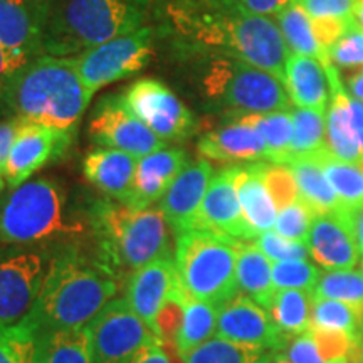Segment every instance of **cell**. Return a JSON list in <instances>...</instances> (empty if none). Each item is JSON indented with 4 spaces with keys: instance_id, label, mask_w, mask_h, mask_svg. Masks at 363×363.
<instances>
[{
    "instance_id": "cell-5",
    "label": "cell",
    "mask_w": 363,
    "mask_h": 363,
    "mask_svg": "<svg viewBox=\"0 0 363 363\" xmlns=\"http://www.w3.org/2000/svg\"><path fill=\"white\" fill-rule=\"evenodd\" d=\"M86 233L88 219L71 214L66 190L57 180L38 177L0 197V246L76 242Z\"/></svg>"
},
{
    "instance_id": "cell-1",
    "label": "cell",
    "mask_w": 363,
    "mask_h": 363,
    "mask_svg": "<svg viewBox=\"0 0 363 363\" xmlns=\"http://www.w3.org/2000/svg\"><path fill=\"white\" fill-rule=\"evenodd\" d=\"M165 17L185 56L239 59L284 83L289 49L272 17L233 11L207 0H170Z\"/></svg>"
},
{
    "instance_id": "cell-40",
    "label": "cell",
    "mask_w": 363,
    "mask_h": 363,
    "mask_svg": "<svg viewBox=\"0 0 363 363\" xmlns=\"http://www.w3.org/2000/svg\"><path fill=\"white\" fill-rule=\"evenodd\" d=\"M185 305H187V294H185L184 288H182L180 281L177 279L175 286L172 288L169 298L165 299V303H163L162 310L155 320L153 335L160 342L175 343L182 328V323H184Z\"/></svg>"
},
{
    "instance_id": "cell-26",
    "label": "cell",
    "mask_w": 363,
    "mask_h": 363,
    "mask_svg": "<svg viewBox=\"0 0 363 363\" xmlns=\"http://www.w3.org/2000/svg\"><path fill=\"white\" fill-rule=\"evenodd\" d=\"M235 189L242 216L252 233L259 235L276 224L278 208L262 179V162L235 165Z\"/></svg>"
},
{
    "instance_id": "cell-43",
    "label": "cell",
    "mask_w": 363,
    "mask_h": 363,
    "mask_svg": "<svg viewBox=\"0 0 363 363\" xmlns=\"http://www.w3.org/2000/svg\"><path fill=\"white\" fill-rule=\"evenodd\" d=\"M315 216V212H313L301 199H298L296 202L289 203L288 207L278 211L274 230L286 239L298 240V242L306 244L308 235H310L313 217Z\"/></svg>"
},
{
    "instance_id": "cell-8",
    "label": "cell",
    "mask_w": 363,
    "mask_h": 363,
    "mask_svg": "<svg viewBox=\"0 0 363 363\" xmlns=\"http://www.w3.org/2000/svg\"><path fill=\"white\" fill-rule=\"evenodd\" d=\"M240 240L211 230L192 229L177 235L175 269L189 298L222 306L238 293Z\"/></svg>"
},
{
    "instance_id": "cell-6",
    "label": "cell",
    "mask_w": 363,
    "mask_h": 363,
    "mask_svg": "<svg viewBox=\"0 0 363 363\" xmlns=\"http://www.w3.org/2000/svg\"><path fill=\"white\" fill-rule=\"evenodd\" d=\"M153 0H51L44 54L76 57L143 27Z\"/></svg>"
},
{
    "instance_id": "cell-48",
    "label": "cell",
    "mask_w": 363,
    "mask_h": 363,
    "mask_svg": "<svg viewBox=\"0 0 363 363\" xmlns=\"http://www.w3.org/2000/svg\"><path fill=\"white\" fill-rule=\"evenodd\" d=\"M207 2L233 9V11L271 17L276 16L284 6H288L291 0H207Z\"/></svg>"
},
{
    "instance_id": "cell-23",
    "label": "cell",
    "mask_w": 363,
    "mask_h": 363,
    "mask_svg": "<svg viewBox=\"0 0 363 363\" xmlns=\"http://www.w3.org/2000/svg\"><path fill=\"white\" fill-rule=\"evenodd\" d=\"M177 279L175 262L170 257L158 259L135 271L126 283V301L133 308L136 315L143 320L153 333L155 320L163 303L169 298Z\"/></svg>"
},
{
    "instance_id": "cell-14",
    "label": "cell",
    "mask_w": 363,
    "mask_h": 363,
    "mask_svg": "<svg viewBox=\"0 0 363 363\" xmlns=\"http://www.w3.org/2000/svg\"><path fill=\"white\" fill-rule=\"evenodd\" d=\"M72 135L71 131L26 121L16 136L4 170L7 187H19L48 163L61 160L71 147Z\"/></svg>"
},
{
    "instance_id": "cell-52",
    "label": "cell",
    "mask_w": 363,
    "mask_h": 363,
    "mask_svg": "<svg viewBox=\"0 0 363 363\" xmlns=\"http://www.w3.org/2000/svg\"><path fill=\"white\" fill-rule=\"evenodd\" d=\"M130 363H172V362L170 358L167 357L165 350L162 348L160 340L153 337Z\"/></svg>"
},
{
    "instance_id": "cell-4",
    "label": "cell",
    "mask_w": 363,
    "mask_h": 363,
    "mask_svg": "<svg viewBox=\"0 0 363 363\" xmlns=\"http://www.w3.org/2000/svg\"><path fill=\"white\" fill-rule=\"evenodd\" d=\"M91 99L72 57L40 54L13 76L0 113L74 133Z\"/></svg>"
},
{
    "instance_id": "cell-57",
    "label": "cell",
    "mask_w": 363,
    "mask_h": 363,
    "mask_svg": "<svg viewBox=\"0 0 363 363\" xmlns=\"http://www.w3.org/2000/svg\"><path fill=\"white\" fill-rule=\"evenodd\" d=\"M353 363H363V340H362L360 347H358L357 355H355V360H353Z\"/></svg>"
},
{
    "instance_id": "cell-59",
    "label": "cell",
    "mask_w": 363,
    "mask_h": 363,
    "mask_svg": "<svg viewBox=\"0 0 363 363\" xmlns=\"http://www.w3.org/2000/svg\"><path fill=\"white\" fill-rule=\"evenodd\" d=\"M4 189H6V180H4V177L0 175V192H2Z\"/></svg>"
},
{
    "instance_id": "cell-53",
    "label": "cell",
    "mask_w": 363,
    "mask_h": 363,
    "mask_svg": "<svg viewBox=\"0 0 363 363\" xmlns=\"http://www.w3.org/2000/svg\"><path fill=\"white\" fill-rule=\"evenodd\" d=\"M350 110H352L353 128H355L357 138L358 142H360V147L363 152V101H358V99L350 96Z\"/></svg>"
},
{
    "instance_id": "cell-13",
    "label": "cell",
    "mask_w": 363,
    "mask_h": 363,
    "mask_svg": "<svg viewBox=\"0 0 363 363\" xmlns=\"http://www.w3.org/2000/svg\"><path fill=\"white\" fill-rule=\"evenodd\" d=\"M123 96L135 115L163 142H184L195 131L194 113L169 86L145 78L125 89Z\"/></svg>"
},
{
    "instance_id": "cell-2",
    "label": "cell",
    "mask_w": 363,
    "mask_h": 363,
    "mask_svg": "<svg viewBox=\"0 0 363 363\" xmlns=\"http://www.w3.org/2000/svg\"><path fill=\"white\" fill-rule=\"evenodd\" d=\"M118 284L94 254L76 242L57 244L34 310L21 325L30 333L84 328L115 299Z\"/></svg>"
},
{
    "instance_id": "cell-18",
    "label": "cell",
    "mask_w": 363,
    "mask_h": 363,
    "mask_svg": "<svg viewBox=\"0 0 363 363\" xmlns=\"http://www.w3.org/2000/svg\"><path fill=\"white\" fill-rule=\"evenodd\" d=\"M306 244L310 256L325 271L353 269L360 261L355 238L340 207L313 217Z\"/></svg>"
},
{
    "instance_id": "cell-24",
    "label": "cell",
    "mask_w": 363,
    "mask_h": 363,
    "mask_svg": "<svg viewBox=\"0 0 363 363\" xmlns=\"http://www.w3.org/2000/svg\"><path fill=\"white\" fill-rule=\"evenodd\" d=\"M140 158L121 150L98 148L83 160L84 179L118 202H126L133 189Z\"/></svg>"
},
{
    "instance_id": "cell-15",
    "label": "cell",
    "mask_w": 363,
    "mask_h": 363,
    "mask_svg": "<svg viewBox=\"0 0 363 363\" xmlns=\"http://www.w3.org/2000/svg\"><path fill=\"white\" fill-rule=\"evenodd\" d=\"M216 337L274 352H283L291 340L276 325L271 313L246 294H235L220 306Z\"/></svg>"
},
{
    "instance_id": "cell-50",
    "label": "cell",
    "mask_w": 363,
    "mask_h": 363,
    "mask_svg": "<svg viewBox=\"0 0 363 363\" xmlns=\"http://www.w3.org/2000/svg\"><path fill=\"white\" fill-rule=\"evenodd\" d=\"M24 123L26 121L19 120V118H7V120L0 121V175L2 177L7 165V158L11 155L12 145Z\"/></svg>"
},
{
    "instance_id": "cell-36",
    "label": "cell",
    "mask_w": 363,
    "mask_h": 363,
    "mask_svg": "<svg viewBox=\"0 0 363 363\" xmlns=\"http://www.w3.org/2000/svg\"><path fill=\"white\" fill-rule=\"evenodd\" d=\"M315 157L342 206H352L363 201V170L360 167L338 160L337 157L331 155L328 148L315 153Z\"/></svg>"
},
{
    "instance_id": "cell-27",
    "label": "cell",
    "mask_w": 363,
    "mask_h": 363,
    "mask_svg": "<svg viewBox=\"0 0 363 363\" xmlns=\"http://www.w3.org/2000/svg\"><path fill=\"white\" fill-rule=\"evenodd\" d=\"M238 286L246 296L269 311L276 288L272 283V261L251 240H240L238 247Z\"/></svg>"
},
{
    "instance_id": "cell-37",
    "label": "cell",
    "mask_w": 363,
    "mask_h": 363,
    "mask_svg": "<svg viewBox=\"0 0 363 363\" xmlns=\"http://www.w3.org/2000/svg\"><path fill=\"white\" fill-rule=\"evenodd\" d=\"M293 138L289 148V160L298 157H310L326 148V116L303 108H294ZM288 160V162H289Z\"/></svg>"
},
{
    "instance_id": "cell-30",
    "label": "cell",
    "mask_w": 363,
    "mask_h": 363,
    "mask_svg": "<svg viewBox=\"0 0 363 363\" xmlns=\"http://www.w3.org/2000/svg\"><path fill=\"white\" fill-rule=\"evenodd\" d=\"M286 165L296 179L299 199L311 208L315 214L337 211L342 206L338 195L326 179L323 169L315 155L291 158Z\"/></svg>"
},
{
    "instance_id": "cell-11",
    "label": "cell",
    "mask_w": 363,
    "mask_h": 363,
    "mask_svg": "<svg viewBox=\"0 0 363 363\" xmlns=\"http://www.w3.org/2000/svg\"><path fill=\"white\" fill-rule=\"evenodd\" d=\"M91 363H130L155 335L126 299H111L88 325Z\"/></svg>"
},
{
    "instance_id": "cell-45",
    "label": "cell",
    "mask_w": 363,
    "mask_h": 363,
    "mask_svg": "<svg viewBox=\"0 0 363 363\" xmlns=\"http://www.w3.org/2000/svg\"><path fill=\"white\" fill-rule=\"evenodd\" d=\"M259 251L269 257L272 262L276 261H291V259H303L306 261L310 256L308 244L298 242V240L286 239L279 235L276 230H267L257 235L256 239L251 240Z\"/></svg>"
},
{
    "instance_id": "cell-34",
    "label": "cell",
    "mask_w": 363,
    "mask_h": 363,
    "mask_svg": "<svg viewBox=\"0 0 363 363\" xmlns=\"http://www.w3.org/2000/svg\"><path fill=\"white\" fill-rule=\"evenodd\" d=\"M311 293L299 289H279L272 299L269 313L276 325L288 337H296L311 328Z\"/></svg>"
},
{
    "instance_id": "cell-16",
    "label": "cell",
    "mask_w": 363,
    "mask_h": 363,
    "mask_svg": "<svg viewBox=\"0 0 363 363\" xmlns=\"http://www.w3.org/2000/svg\"><path fill=\"white\" fill-rule=\"evenodd\" d=\"M195 229L211 230L238 240L257 238L242 216L235 189V165L222 169L212 177L195 220Z\"/></svg>"
},
{
    "instance_id": "cell-9",
    "label": "cell",
    "mask_w": 363,
    "mask_h": 363,
    "mask_svg": "<svg viewBox=\"0 0 363 363\" xmlns=\"http://www.w3.org/2000/svg\"><path fill=\"white\" fill-rule=\"evenodd\" d=\"M52 252L51 246H0V323L17 326L29 318Z\"/></svg>"
},
{
    "instance_id": "cell-21",
    "label": "cell",
    "mask_w": 363,
    "mask_h": 363,
    "mask_svg": "<svg viewBox=\"0 0 363 363\" xmlns=\"http://www.w3.org/2000/svg\"><path fill=\"white\" fill-rule=\"evenodd\" d=\"M330 81V104L326 110V148L338 160L360 167L363 152L352 121L350 94L345 89L338 67L323 65Z\"/></svg>"
},
{
    "instance_id": "cell-44",
    "label": "cell",
    "mask_w": 363,
    "mask_h": 363,
    "mask_svg": "<svg viewBox=\"0 0 363 363\" xmlns=\"http://www.w3.org/2000/svg\"><path fill=\"white\" fill-rule=\"evenodd\" d=\"M34 333L22 325L0 323V363H33Z\"/></svg>"
},
{
    "instance_id": "cell-33",
    "label": "cell",
    "mask_w": 363,
    "mask_h": 363,
    "mask_svg": "<svg viewBox=\"0 0 363 363\" xmlns=\"http://www.w3.org/2000/svg\"><path fill=\"white\" fill-rule=\"evenodd\" d=\"M219 310L220 306L187 296L184 323H182L179 337L175 340L177 350L182 358L214 337Z\"/></svg>"
},
{
    "instance_id": "cell-55",
    "label": "cell",
    "mask_w": 363,
    "mask_h": 363,
    "mask_svg": "<svg viewBox=\"0 0 363 363\" xmlns=\"http://www.w3.org/2000/svg\"><path fill=\"white\" fill-rule=\"evenodd\" d=\"M353 16H355L357 22L363 29V0H355V6H353Z\"/></svg>"
},
{
    "instance_id": "cell-47",
    "label": "cell",
    "mask_w": 363,
    "mask_h": 363,
    "mask_svg": "<svg viewBox=\"0 0 363 363\" xmlns=\"http://www.w3.org/2000/svg\"><path fill=\"white\" fill-rule=\"evenodd\" d=\"M283 353L291 363H326L320 350H318L311 328L289 340L288 347L284 348Z\"/></svg>"
},
{
    "instance_id": "cell-49",
    "label": "cell",
    "mask_w": 363,
    "mask_h": 363,
    "mask_svg": "<svg viewBox=\"0 0 363 363\" xmlns=\"http://www.w3.org/2000/svg\"><path fill=\"white\" fill-rule=\"evenodd\" d=\"M30 56H27L24 52L13 51V49L6 48L4 44H0V101H2L4 94L9 88V84L12 83L13 76L21 71V67L27 65L30 61Z\"/></svg>"
},
{
    "instance_id": "cell-32",
    "label": "cell",
    "mask_w": 363,
    "mask_h": 363,
    "mask_svg": "<svg viewBox=\"0 0 363 363\" xmlns=\"http://www.w3.org/2000/svg\"><path fill=\"white\" fill-rule=\"evenodd\" d=\"M276 352L269 348L211 338L184 357V363H272Z\"/></svg>"
},
{
    "instance_id": "cell-10",
    "label": "cell",
    "mask_w": 363,
    "mask_h": 363,
    "mask_svg": "<svg viewBox=\"0 0 363 363\" xmlns=\"http://www.w3.org/2000/svg\"><path fill=\"white\" fill-rule=\"evenodd\" d=\"M155 51L152 27H140L120 38L91 48L74 59V66L89 96L104 86L135 76L148 66Z\"/></svg>"
},
{
    "instance_id": "cell-35",
    "label": "cell",
    "mask_w": 363,
    "mask_h": 363,
    "mask_svg": "<svg viewBox=\"0 0 363 363\" xmlns=\"http://www.w3.org/2000/svg\"><path fill=\"white\" fill-rule=\"evenodd\" d=\"M315 298L337 299L350 306L363 325V272L353 269L321 271L313 291Z\"/></svg>"
},
{
    "instance_id": "cell-39",
    "label": "cell",
    "mask_w": 363,
    "mask_h": 363,
    "mask_svg": "<svg viewBox=\"0 0 363 363\" xmlns=\"http://www.w3.org/2000/svg\"><path fill=\"white\" fill-rule=\"evenodd\" d=\"M321 271L318 266L303 259L276 261L272 262V283L276 291L279 289H299V291H315Z\"/></svg>"
},
{
    "instance_id": "cell-61",
    "label": "cell",
    "mask_w": 363,
    "mask_h": 363,
    "mask_svg": "<svg viewBox=\"0 0 363 363\" xmlns=\"http://www.w3.org/2000/svg\"><path fill=\"white\" fill-rule=\"evenodd\" d=\"M362 272H363V262H362Z\"/></svg>"
},
{
    "instance_id": "cell-29",
    "label": "cell",
    "mask_w": 363,
    "mask_h": 363,
    "mask_svg": "<svg viewBox=\"0 0 363 363\" xmlns=\"http://www.w3.org/2000/svg\"><path fill=\"white\" fill-rule=\"evenodd\" d=\"M274 21L283 34L289 54L313 57L321 65L330 61L328 51L316 39L310 16L298 0H291L288 6L281 9L274 16Z\"/></svg>"
},
{
    "instance_id": "cell-38",
    "label": "cell",
    "mask_w": 363,
    "mask_h": 363,
    "mask_svg": "<svg viewBox=\"0 0 363 363\" xmlns=\"http://www.w3.org/2000/svg\"><path fill=\"white\" fill-rule=\"evenodd\" d=\"M311 326L325 330L343 331L353 342L362 343L363 325L350 306L337 299L315 298L311 305Z\"/></svg>"
},
{
    "instance_id": "cell-19",
    "label": "cell",
    "mask_w": 363,
    "mask_h": 363,
    "mask_svg": "<svg viewBox=\"0 0 363 363\" xmlns=\"http://www.w3.org/2000/svg\"><path fill=\"white\" fill-rule=\"evenodd\" d=\"M197 148L206 160L224 163L267 162V148L259 131L240 118H229L225 125L207 131L199 140Z\"/></svg>"
},
{
    "instance_id": "cell-3",
    "label": "cell",
    "mask_w": 363,
    "mask_h": 363,
    "mask_svg": "<svg viewBox=\"0 0 363 363\" xmlns=\"http://www.w3.org/2000/svg\"><path fill=\"white\" fill-rule=\"evenodd\" d=\"M84 214L93 254L120 281L150 262L170 257V225L158 207L138 211L115 199H96Z\"/></svg>"
},
{
    "instance_id": "cell-12",
    "label": "cell",
    "mask_w": 363,
    "mask_h": 363,
    "mask_svg": "<svg viewBox=\"0 0 363 363\" xmlns=\"http://www.w3.org/2000/svg\"><path fill=\"white\" fill-rule=\"evenodd\" d=\"M89 140L101 148L121 150L136 158L167 147L135 115L123 94H108L94 108L88 126Z\"/></svg>"
},
{
    "instance_id": "cell-25",
    "label": "cell",
    "mask_w": 363,
    "mask_h": 363,
    "mask_svg": "<svg viewBox=\"0 0 363 363\" xmlns=\"http://www.w3.org/2000/svg\"><path fill=\"white\" fill-rule=\"evenodd\" d=\"M284 86L296 108L326 113L330 104V81L320 61L289 54L284 67Z\"/></svg>"
},
{
    "instance_id": "cell-58",
    "label": "cell",
    "mask_w": 363,
    "mask_h": 363,
    "mask_svg": "<svg viewBox=\"0 0 363 363\" xmlns=\"http://www.w3.org/2000/svg\"><path fill=\"white\" fill-rule=\"evenodd\" d=\"M13 2H22V4H38V2H51V0H13Z\"/></svg>"
},
{
    "instance_id": "cell-31",
    "label": "cell",
    "mask_w": 363,
    "mask_h": 363,
    "mask_svg": "<svg viewBox=\"0 0 363 363\" xmlns=\"http://www.w3.org/2000/svg\"><path fill=\"white\" fill-rule=\"evenodd\" d=\"M240 118L246 123L254 126L264 140L267 148V162L269 163H288L289 148L293 138V113L288 111H267V113H249V115L229 116Z\"/></svg>"
},
{
    "instance_id": "cell-60",
    "label": "cell",
    "mask_w": 363,
    "mask_h": 363,
    "mask_svg": "<svg viewBox=\"0 0 363 363\" xmlns=\"http://www.w3.org/2000/svg\"><path fill=\"white\" fill-rule=\"evenodd\" d=\"M360 169H362V170H363V160H362V165H360Z\"/></svg>"
},
{
    "instance_id": "cell-28",
    "label": "cell",
    "mask_w": 363,
    "mask_h": 363,
    "mask_svg": "<svg viewBox=\"0 0 363 363\" xmlns=\"http://www.w3.org/2000/svg\"><path fill=\"white\" fill-rule=\"evenodd\" d=\"M33 363H91L88 326L34 333Z\"/></svg>"
},
{
    "instance_id": "cell-56",
    "label": "cell",
    "mask_w": 363,
    "mask_h": 363,
    "mask_svg": "<svg viewBox=\"0 0 363 363\" xmlns=\"http://www.w3.org/2000/svg\"><path fill=\"white\" fill-rule=\"evenodd\" d=\"M272 363H291L288 360V358H286V355L283 352H276V355H274V360H272Z\"/></svg>"
},
{
    "instance_id": "cell-7",
    "label": "cell",
    "mask_w": 363,
    "mask_h": 363,
    "mask_svg": "<svg viewBox=\"0 0 363 363\" xmlns=\"http://www.w3.org/2000/svg\"><path fill=\"white\" fill-rule=\"evenodd\" d=\"M197 66V89L212 110L227 116L293 110L283 81L271 72L224 56L190 57Z\"/></svg>"
},
{
    "instance_id": "cell-54",
    "label": "cell",
    "mask_w": 363,
    "mask_h": 363,
    "mask_svg": "<svg viewBox=\"0 0 363 363\" xmlns=\"http://www.w3.org/2000/svg\"><path fill=\"white\" fill-rule=\"evenodd\" d=\"M347 79V88L350 91L348 94L358 101H363V67L357 69V72H353Z\"/></svg>"
},
{
    "instance_id": "cell-22",
    "label": "cell",
    "mask_w": 363,
    "mask_h": 363,
    "mask_svg": "<svg viewBox=\"0 0 363 363\" xmlns=\"http://www.w3.org/2000/svg\"><path fill=\"white\" fill-rule=\"evenodd\" d=\"M49 4L0 0V44L30 57L44 54L43 39Z\"/></svg>"
},
{
    "instance_id": "cell-41",
    "label": "cell",
    "mask_w": 363,
    "mask_h": 363,
    "mask_svg": "<svg viewBox=\"0 0 363 363\" xmlns=\"http://www.w3.org/2000/svg\"><path fill=\"white\" fill-rule=\"evenodd\" d=\"M262 179H264L266 187L278 211L299 199L296 179H294L291 169L284 163L262 162Z\"/></svg>"
},
{
    "instance_id": "cell-20",
    "label": "cell",
    "mask_w": 363,
    "mask_h": 363,
    "mask_svg": "<svg viewBox=\"0 0 363 363\" xmlns=\"http://www.w3.org/2000/svg\"><path fill=\"white\" fill-rule=\"evenodd\" d=\"M189 155L182 148H162L142 157L136 165L133 189L126 199V206L133 208H148L160 202L170 185L182 170L187 167Z\"/></svg>"
},
{
    "instance_id": "cell-42",
    "label": "cell",
    "mask_w": 363,
    "mask_h": 363,
    "mask_svg": "<svg viewBox=\"0 0 363 363\" xmlns=\"http://www.w3.org/2000/svg\"><path fill=\"white\" fill-rule=\"evenodd\" d=\"M331 65L338 69H360L363 67V29L357 19L350 22L347 30L328 49Z\"/></svg>"
},
{
    "instance_id": "cell-17",
    "label": "cell",
    "mask_w": 363,
    "mask_h": 363,
    "mask_svg": "<svg viewBox=\"0 0 363 363\" xmlns=\"http://www.w3.org/2000/svg\"><path fill=\"white\" fill-rule=\"evenodd\" d=\"M214 174L206 158L189 162L158 202V208L177 235L195 229V220Z\"/></svg>"
},
{
    "instance_id": "cell-46",
    "label": "cell",
    "mask_w": 363,
    "mask_h": 363,
    "mask_svg": "<svg viewBox=\"0 0 363 363\" xmlns=\"http://www.w3.org/2000/svg\"><path fill=\"white\" fill-rule=\"evenodd\" d=\"M311 21H350L355 0H298Z\"/></svg>"
},
{
    "instance_id": "cell-51",
    "label": "cell",
    "mask_w": 363,
    "mask_h": 363,
    "mask_svg": "<svg viewBox=\"0 0 363 363\" xmlns=\"http://www.w3.org/2000/svg\"><path fill=\"white\" fill-rule=\"evenodd\" d=\"M340 212H342L348 227H350L358 252L363 257V201L352 203V206H340Z\"/></svg>"
}]
</instances>
